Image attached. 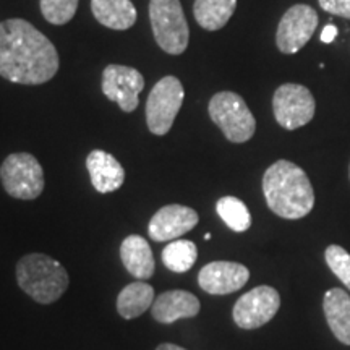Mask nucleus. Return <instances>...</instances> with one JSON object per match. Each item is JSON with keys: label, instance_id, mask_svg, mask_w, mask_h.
<instances>
[{"label": "nucleus", "instance_id": "nucleus-1", "mask_svg": "<svg viewBox=\"0 0 350 350\" xmlns=\"http://www.w3.org/2000/svg\"><path fill=\"white\" fill-rule=\"evenodd\" d=\"M60 60L55 46L21 18L0 23V77L16 85L51 81Z\"/></svg>", "mask_w": 350, "mask_h": 350}, {"label": "nucleus", "instance_id": "nucleus-2", "mask_svg": "<svg viewBox=\"0 0 350 350\" xmlns=\"http://www.w3.org/2000/svg\"><path fill=\"white\" fill-rule=\"evenodd\" d=\"M262 193L271 211L282 219H301L312 213L314 206V191L308 175L286 159L266 169Z\"/></svg>", "mask_w": 350, "mask_h": 350}, {"label": "nucleus", "instance_id": "nucleus-3", "mask_svg": "<svg viewBox=\"0 0 350 350\" xmlns=\"http://www.w3.org/2000/svg\"><path fill=\"white\" fill-rule=\"evenodd\" d=\"M16 282L34 301L49 305L65 294L70 278L67 269L54 258L29 253L16 262Z\"/></svg>", "mask_w": 350, "mask_h": 350}, {"label": "nucleus", "instance_id": "nucleus-4", "mask_svg": "<svg viewBox=\"0 0 350 350\" xmlns=\"http://www.w3.org/2000/svg\"><path fill=\"white\" fill-rule=\"evenodd\" d=\"M211 120L232 143L248 142L256 130V120L242 96L232 91H221L209 100Z\"/></svg>", "mask_w": 350, "mask_h": 350}, {"label": "nucleus", "instance_id": "nucleus-5", "mask_svg": "<svg viewBox=\"0 0 350 350\" xmlns=\"http://www.w3.org/2000/svg\"><path fill=\"white\" fill-rule=\"evenodd\" d=\"M150 20L157 46L170 55L187 51L190 29L180 0H151Z\"/></svg>", "mask_w": 350, "mask_h": 350}, {"label": "nucleus", "instance_id": "nucleus-6", "mask_svg": "<svg viewBox=\"0 0 350 350\" xmlns=\"http://www.w3.org/2000/svg\"><path fill=\"white\" fill-rule=\"evenodd\" d=\"M3 190L16 200H36L44 191V170L29 152L8 154L0 165Z\"/></svg>", "mask_w": 350, "mask_h": 350}, {"label": "nucleus", "instance_id": "nucleus-7", "mask_svg": "<svg viewBox=\"0 0 350 350\" xmlns=\"http://www.w3.org/2000/svg\"><path fill=\"white\" fill-rule=\"evenodd\" d=\"M185 91L180 80L164 77L151 90L146 103V124L151 133L163 137L172 129L175 117L180 111Z\"/></svg>", "mask_w": 350, "mask_h": 350}, {"label": "nucleus", "instance_id": "nucleus-8", "mask_svg": "<svg viewBox=\"0 0 350 350\" xmlns=\"http://www.w3.org/2000/svg\"><path fill=\"white\" fill-rule=\"evenodd\" d=\"M273 111L278 124L286 130H297L313 120L317 103L308 88L286 83L275 90Z\"/></svg>", "mask_w": 350, "mask_h": 350}, {"label": "nucleus", "instance_id": "nucleus-9", "mask_svg": "<svg viewBox=\"0 0 350 350\" xmlns=\"http://www.w3.org/2000/svg\"><path fill=\"white\" fill-rule=\"evenodd\" d=\"M279 308H281L279 292L271 286H258L235 301L232 318L242 329H258L268 325Z\"/></svg>", "mask_w": 350, "mask_h": 350}, {"label": "nucleus", "instance_id": "nucleus-10", "mask_svg": "<svg viewBox=\"0 0 350 350\" xmlns=\"http://www.w3.org/2000/svg\"><path fill=\"white\" fill-rule=\"evenodd\" d=\"M318 13L310 5L297 3L279 21L275 44L282 54H297L312 39L318 26Z\"/></svg>", "mask_w": 350, "mask_h": 350}, {"label": "nucleus", "instance_id": "nucleus-11", "mask_svg": "<svg viewBox=\"0 0 350 350\" xmlns=\"http://www.w3.org/2000/svg\"><path fill=\"white\" fill-rule=\"evenodd\" d=\"M144 78L137 68L126 65H107L103 72V93L119 104L124 112H133L139 104Z\"/></svg>", "mask_w": 350, "mask_h": 350}, {"label": "nucleus", "instance_id": "nucleus-12", "mask_svg": "<svg viewBox=\"0 0 350 350\" xmlns=\"http://www.w3.org/2000/svg\"><path fill=\"white\" fill-rule=\"evenodd\" d=\"M250 279L247 266L235 261H213L203 266L198 274V284L211 295L234 294Z\"/></svg>", "mask_w": 350, "mask_h": 350}, {"label": "nucleus", "instance_id": "nucleus-13", "mask_svg": "<svg viewBox=\"0 0 350 350\" xmlns=\"http://www.w3.org/2000/svg\"><path fill=\"white\" fill-rule=\"evenodd\" d=\"M198 221L200 216L193 208L183 204H167L151 217L148 232L154 242H170L195 229Z\"/></svg>", "mask_w": 350, "mask_h": 350}, {"label": "nucleus", "instance_id": "nucleus-14", "mask_svg": "<svg viewBox=\"0 0 350 350\" xmlns=\"http://www.w3.org/2000/svg\"><path fill=\"white\" fill-rule=\"evenodd\" d=\"M86 167L90 172L94 190L106 195L119 190L125 182V170L112 154L94 150L86 157Z\"/></svg>", "mask_w": 350, "mask_h": 350}, {"label": "nucleus", "instance_id": "nucleus-15", "mask_svg": "<svg viewBox=\"0 0 350 350\" xmlns=\"http://www.w3.org/2000/svg\"><path fill=\"white\" fill-rule=\"evenodd\" d=\"M198 297L187 291H167L156 297L151 306L152 318L163 325H172L177 319L193 318L200 313Z\"/></svg>", "mask_w": 350, "mask_h": 350}, {"label": "nucleus", "instance_id": "nucleus-16", "mask_svg": "<svg viewBox=\"0 0 350 350\" xmlns=\"http://www.w3.org/2000/svg\"><path fill=\"white\" fill-rule=\"evenodd\" d=\"M120 258L125 269L138 281H148L154 274V255L148 240L142 235H129L122 242Z\"/></svg>", "mask_w": 350, "mask_h": 350}, {"label": "nucleus", "instance_id": "nucleus-17", "mask_svg": "<svg viewBox=\"0 0 350 350\" xmlns=\"http://www.w3.org/2000/svg\"><path fill=\"white\" fill-rule=\"evenodd\" d=\"M323 310L332 334L339 342L350 345V297L344 288H329L323 299Z\"/></svg>", "mask_w": 350, "mask_h": 350}, {"label": "nucleus", "instance_id": "nucleus-18", "mask_svg": "<svg viewBox=\"0 0 350 350\" xmlns=\"http://www.w3.org/2000/svg\"><path fill=\"white\" fill-rule=\"evenodd\" d=\"M94 18L106 28L124 31L137 21V8L131 0H91Z\"/></svg>", "mask_w": 350, "mask_h": 350}, {"label": "nucleus", "instance_id": "nucleus-19", "mask_svg": "<svg viewBox=\"0 0 350 350\" xmlns=\"http://www.w3.org/2000/svg\"><path fill=\"white\" fill-rule=\"evenodd\" d=\"M154 288L150 284L137 281L125 286L117 297V312L122 318L133 319L142 317L154 304Z\"/></svg>", "mask_w": 350, "mask_h": 350}, {"label": "nucleus", "instance_id": "nucleus-20", "mask_svg": "<svg viewBox=\"0 0 350 350\" xmlns=\"http://www.w3.org/2000/svg\"><path fill=\"white\" fill-rule=\"evenodd\" d=\"M237 0H195L193 15L196 23L208 31H217L229 23Z\"/></svg>", "mask_w": 350, "mask_h": 350}, {"label": "nucleus", "instance_id": "nucleus-21", "mask_svg": "<svg viewBox=\"0 0 350 350\" xmlns=\"http://www.w3.org/2000/svg\"><path fill=\"white\" fill-rule=\"evenodd\" d=\"M198 258V248L190 240H172L163 250L164 266L172 273L183 274L193 268Z\"/></svg>", "mask_w": 350, "mask_h": 350}, {"label": "nucleus", "instance_id": "nucleus-22", "mask_svg": "<svg viewBox=\"0 0 350 350\" xmlns=\"http://www.w3.org/2000/svg\"><path fill=\"white\" fill-rule=\"evenodd\" d=\"M216 211L224 224L234 232H245L252 227V214L247 204L235 196H222L216 203Z\"/></svg>", "mask_w": 350, "mask_h": 350}, {"label": "nucleus", "instance_id": "nucleus-23", "mask_svg": "<svg viewBox=\"0 0 350 350\" xmlns=\"http://www.w3.org/2000/svg\"><path fill=\"white\" fill-rule=\"evenodd\" d=\"M78 0H41L42 16L52 25H67L75 16Z\"/></svg>", "mask_w": 350, "mask_h": 350}, {"label": "nucleus", "instance_id": "nucleus-24", "mask_svg": "<svg viewBox=\"0 0 350 350\" xmlns=\"http://www.w3.org/2000/svg\"><path fill=\"white\" fill-rule=\"evenodd\" d=\"M327 266L350 291V255L340 245H329L325 252Z\"/></svg>", "mask_w": 350, "mask_h": 350}, {"label": "nucleus", "instance_id": "nucleus-25", "mask_svg": "<svg viewBox=\"0 0 350 350\" xmlns=\"http://www.w3.org/2000/svg\"><path fill=\"white\" fill-rule=\"evenodd\" d=\"M319 7L331 15L350 20V0H318Z\"/></svg>", "mask_w": 350, "mask_h": 350}, {"label": "nucleus", "instance_id": "nucleus-26", "mask_svg": "<svg viewBox=\"0 0 350 350\" xmlns=\"http://www.w3.org/2000/svg\"><path fill=\"white\" fill-rule=\"evenodd\" d=\"M338 33H339L338 28H336L334 25H332V23L326 25L325 29L321 31V42L331 44L336 39V36H338Z\"/></svg>", "mask_w": 350, "mask_h": 350}, {"label": "nucleus", "instance_id": "nucleus-27", "mask_svg": "<svg viewBox=\"0 0 350 350\" xmlns=\"http://www.w3.org/2000/svg\"><path fill=\"white\" fill-rule=\"evenodd\" d=\"M156 350H187V349L180 347V345H175V344H169V342H165V344L157 345Z\"/></svg>", "mask_w": 350, "mask_h": 350}, {"label": "nucleus", "instance_id": "nucleus-28", "mask_svg": "<svg viewBox=\"0 0 350 350\" xmlns=\"http://www.w3.org/2000/svg\"><path fill=\"white\" fill-rule=\"evenodd\" d=\"M204 240H211V234H209V232L208 234H204Z\"/></svg>", "mask_w": 350, "mask_h": 350}, {"label": "nucleus", "instance_id": "nucleus-29", "mask_svg": "<svg viewBox=\"0 0 350 350\" xmlns=\"http://www.w3.org/2000/svg\"><path fill=\"white\" fill-rule=\"evenodd\" d=\"M349 175H350V167H349Z\"/></svg>", "mask_w": 350, "mask_h": 350}]
</instances>
